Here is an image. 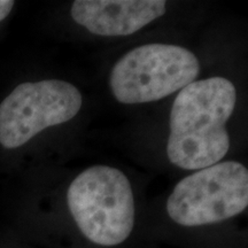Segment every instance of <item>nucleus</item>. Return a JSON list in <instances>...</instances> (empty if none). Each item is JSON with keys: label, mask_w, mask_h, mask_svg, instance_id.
Masks as SVG:
<instances>
[{"label": "nucleus", "mask_w": 248, "mask_h": 248, "mask_svg": "<svg viewBox=\"0 0 248 248\" xmlns=\"http://www.w3.org/2000/svg\"><path fill=\"white\" fill-rule=\"evenodd\" d=\"M235 102L234 85L224 77L194 80L183 88L170 111V162L186 170L218 163L230 147L225 124Z\"/></svg>", "instance_id": "obj_1"}, {"label": "nucleus", "mask_w": 248, "mask_h": 248, "mask_svg": "<svg viewBox=\"0 0 248 248\" xmlns=\"http://www.w3.org/2000/svg\"><path fill=\"white\" fill-rule=\"evenodd\" d=\"M77 226L92 243L116 246L128 239L135 224V199L121 170L94 166L80 172L67 192Z\"/></svg>", "instance_id": "obj_2"}, {"label": "nucleus", "mask_w": 248, "mask_h": 248, "mask_svg": "<svg viewBox=\"0 0 248 248\" xmlns=\"http://www.w3.org/2000/svg\"><path fill=\"white\" fill-rule=\"evenodd\" d=\"M199 61L177 45L146 44L129 51L111 69L109 84L117 101L126 105L157 101L194 82Z\"/></svg>", "instance_id": "obj_3"}, {"label": "nucleus", "mask_w": 248, "mask_h": 248, "mask_svg": "<svg viewBox=\"0 0 248 248\" xmlns=\"http://www.w3.org/2000/svg\"><path fill=\"white\" fill-rule=\"evenodd\" d=\"M248 204V171L244 164L225 161L182 179L167 201L170 218L183 226L225 221Z\"/></svg>", "instance_id": "obj_4"}, {"label": "nucleus", "mask_w": 248, "mask_h": 248, "mask_svg": "<svg viewBox=\"0 0 248 248\" xmlns=\"http://www.w3.org/2000/svg\"><path fill=\"white\" fill-rule=\"evenodd\" d=\"M80 107L78 89L64 80L17 85L0 104V145L22 146L43 130L74 119Z\"/></svg>", "instance_id": "obj_5"}, {"label": "nucleus", "mask_w": 248, "mask_h": 248, "mask_svg": "<svg viewBox=\"0 0 248 248\" xmlns=\"http://www.w3.org/2000/svg\"><path fill=\"white\" fill-rule=\"evenodd\" d=\"M166 13L163 0H76L70 14L93 35L128 36Z\"/></svg>", "instance_id": "obj_6"}, {"label": "nucleus", "mask_w": 248, "mask_h": 248, "mask_svg": "<svg viewBox=\"0 0 248 248\" xmlns=\"http://www.w3.org/2000/svg\"><path fill=\"white\" fill-rule=\"evenodd\" d=\"M14 7V1L11 0H0V21L8 16L11 11Z\"/></svg>", "instance_id": "obj_7"}]
</instances>
